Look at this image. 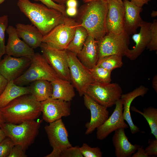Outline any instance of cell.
<instances>
[{
    "label": "cell",
    "instance_id": "obj_1",
    "mask_svg": "<svg viewBox=\"0 0 157 157\" xmlns=\"http://www.w3.org/2000/svg\"><path fill=\"white\" fill-rule=\"evenodd\" d=\"M17 5L20 11L43 36L62 23L66 17L57 10L49 8L43 4L32 3L29 0H18Z\"/></svg>",
    "mask_w": 157,
    "mask_h": 157
},
{
    "label": "cell",
    "instance_id": "obj_2",
    "mask_svg": "<svg viewBox=\"0 0 157 157\" xmlns=\"http://www.w3.org/2000/svg\"><path fill=\"white\" fill-rule=\"evenodd\" d=\"M108 2L95 1L85 3L79 8L76 20L97 40L107 33L106 20Z\"/></svg>",
    "mask_w": 157,
    "mask_h": 157
},
{
    "label": "cell",
    "instance_id": "obj_3",
    "mask_svg": "<svg viewBox=\"0 0 157 157\" xmlns=\"http://www.w3.org/2000/svg\"><path fill=\"white\" fill-rule=\"evenodd\" d=\"M0 109L4 123L15 124L36 119L42 113L40 102L31 94L18 97Z\"/></svg>",
    "mask_w": 157,
    "mask_h": 157
},
{
    "label": "cell",
    "instance_id": "obj_4",
    "mask_svg": "<svg viewBox=\"0 0 157 157\" xmlns=\"http://www.w3.org/2000/svg\"><path fill=\"white\" fill-rule=\"evenodd\" d=\"M43 121L42 119L33 120L18 124L4 123L1 128L15 145L21 146L26 151L34 143Z\"/></svg>",
    "mask_w": 157,
    "mask_h": 157
},
{
    "label": "cell",
    "instance_id": "obj_5",
    "mask_svg": "<svg viewBox=\"0 0 157 157\" xmlns=\"http://www.w3.org/2000/svg\"><path fill=\"white\" fill-rule=\"evenodd\" d=\"M58 78L42 54L37 53H35L31 58L28 67L14 81L18 85L23 86L38 80H46L51 82Z\"/></svg>",
    "mask_w": 157,
    "mask_h": 157
},
{
    "label": "cell",
    "instance_id": "obj_6",
    "mask_svg": "<svg viewBox=\"0 0 157 157\" xmlns=\"http://www.w3.org/2000/svg\"><path fill=\"white\" fill-rule=\"evenodd\" d=\"M78 23L75 19L65 17L63 22L43 36L42 42L60 50H66L72 40Z\"/></svg>",
    "mask_w": 157,
    "mask_h": 157
},
{
    "label": "cell",
    "instance_id": "obj_7",
    "mask_svg": "<svg viewBox=\"0 0 157 157\" xmlns=\"http://www.w3.org/2000/svg\"><path fill=\"white\" fill-rule=\"evenodd\" d=\"M122 90L117 83H101L94 81L88 87L85 94L99 104L107 108L115 105L121 98Z\"/></svg>",
    "mask_w": 157,
    "mask_h": 157
},
{
    "label": "cell",
    "instance_id": "obj_8",
    "mask_svg": "<svg viewBox=\"0 0 157 157\" xmlns=\"http://www.w3.org/2000/svg\"><path fill=\"white\" fill-rule=\"evenodd\" d=\"M67 51L70 81L81 97L85 93L89 85L95 81L89 70L82 63L76 55Z\"/></svg>",
    "mask_w": 157,
    "mask_h": 157
},
{
    "label": "cell",
    "instance_id": "obj_9",
    "mask_svg": "<svg viewBox=\"0 0 157 157\" xmlns=\"http://www.w3.org/2000/svg\"><path fill=\"white\" fill-rule=\"evenodd\" d=\"M130 37L124 31L119 34H106L98 41V59L105 56H125L130 43Z\"/></svg>",
    "mask_w": 157,
    "mask_h": 157
},
{
    "label": "cell",
    "instance_id": "obj_10",
    "mask_svg": "<svg viewBox=\"0 0 157 157\" xmlns=\"http://www.w3.org/2000/svg\"><path fill=\"white\" fill-rule=\"evenodd\" d=\"M44 129L53 148L51 152L45 157H60L63 150L72 146L68 139L67 130L61 119L49 123Z\"/></svg>",
    "mask_w": 157,
    "mask_h": 157
},
{
    "label": "cell",
    "instance_id": "obj_11",
    "mask_svg": "<svg viewBox=\"0 0 157 157\" xmlns=\"http://www.w3.org/2000/svg\"><path fill=\"white\" fill-rule=\"evenodd\" d=\"M40 47L42 55L59 78L70 81L67 50L56 49L43 42Z\"/></svg>",
    "mask_w": 157,
    "mask_h": 157
},
{
    "label": "cell",
    "instance_id": "obj_12",
    "mask_svg": "<svg viewBox=\"0 0 157 157\" xmlns=\"http://www.w3.org/2000/svg\"><path fill=\"white\" fill-rule=\"evenodd\" d=\"M42 118L50 123L71 114L70 101L50 97L40 102Z\"/></svg>",
    "mask_w": 157,
    "mask_h": 157
},
{
    "label": "cell",
    "instance_id": "obj_13",
    "mask_svg": "<svg viewBox=\"0 0 157 157\" xmlns=\"http://www.w3.org/2000/svg\"><path fill=\"white\" fill-rule=\"evenodd\" d=\"M31 62V59L28 58L6 55L0 60V74L8 81H14L24 73Z\"/></svg>",
    "mask_w": 157,
    "mask_h": 157
},
{
    "label": "cell",
    "instance_id": "obj_14",
    "mask_svg": "<svg viewBox=\"0 0 157 157\" xmlns=\"http://www.w3.org/2000/svg\"><path fill=\"white\" fill-rule=\"evenodd\" d=\"M125 8L123 3L116 0L108 2L106 20L107 33L119 34L124 31Z\"/></svg>",
    "mask_w": 157,
    "mask_h": 157
},
{
    "label": "cell",
    "instance_id": "obj_15",
    "mask_svg": "<svg viewBox=\"0 0 157 157\" xmlns=\"http://www.w3.org/2000/svg\"><path fill=\"white\" fill-rule=\"evenodd\" d=\"M115 108L111 115L101 125L97 128L96 137L99 140L105 139L109 134L121 128H129L124 122L123 116L122 100L120 98L116 102Z\"/></svg>",
    "mask_w": 157,
    "mask_h": 157
},
{
    "label": "cell",
    "instance_id": "obj_16",
    "mask_svg": "<svg viewBox=\"0 0 157 157\" xmlns=\"http://www.w3.org/2000/svg\"><path fill=\"white\" fill-rule=\"evenodd\" d=\"M84 105L91 113L90 122L85 124L86 128L85 134L88 135L102 124L109 117L107 108L102 105L86 94L83 95Z\"/></svg>",
    "mask_w": 157,
    "mask_h": 157
},
{
    "label": "cell",
    "instance_id": "obj_17",
    "mask_svg": "<svg viewBox=\"0 0 157 157\" xmlns=\"http://www.w3.org/2000/svg\"><path fill=\"white\" fill-rule=\"evenodd\" d=\"M6 32L8 38L6 45V54L15 57H24L31 59L35 53L18 37L16 28L12 26L8 27Z\"/></svg>",
    "mask_w": 157,
    "mask_h": 157
},
{
    "label": "cell",
    "instance_id": "obj_18",
    "mask_svg": "<svg viewBox=\"0 0 157 157\" xmlns=\"http://www.w3.org/2000/svg\"><path fill=\"white\" fill-rule=\"evenodd\" d=\"M151 23L143 21L139 32L133 34L132 39L135 44L133 49H128L125 56L130 60H135L145 50L151 40Z\"/></svg>",
    "mask_w": 157,
    "mask_h": 157
},
{
    "label": "cell",
    "instance_id": "obj_19",
    "mask_svg": "<svg viewBox=\"0 0 157 157\" xmlns=\"http://www.w3.org/2000/svg\"><path fill=\"white\" fill-rule=\"evenodd\" d=\"M125 8L124 31L129 35L136 33L143 21L140 14L142 7L135 5L129 0H123Z\"/></svg>",
    "mask_w": 157,
    "mask_h": 157
},
{
    "label": "cell",
    "instance_id": "obj_20",
    "mask_svg": "<svg viewBox=\"0 0 157 157\" xmlns=\"http://www.w3.org/2000/svg\"><path fill=\"white\" fill-rule=\"evenodd\" d=\"M148 90L149 89L141 85L133 91L121 95V99L122 101L124 118L127 122L130 127L131 133L133 134L140 131V130L134 124L132 120L130 110L131 104L135 98L140 96H144Z\"/></svg>",
    "mask_w": 157,
    "mask_h": 157
},
{
    "label": "cell",
    "instance_id": "obj_21",
    "mask_svg": "<svg viewBox=\"0 0 157 157\" xmlns=\"http://www.w3.org/2000/svg\"><path fill=\"white\" fill-rule=\"evenodd\" d=\"M125 129L121 128L115 130L112 138L117 157H131L140 145L133 144L129 140L125 132Z\"/></svg>",
    "mask_w": 157,
    "mask_h": 157
},
{
    "label": "cell",
    "instance_id": "obj_22",
    "mask_svg": "<svg viewBox=\"0 0 157 157\" xmlns=\"http://www.w3.org/2000/svg\"><path fill=\"white\" fill-rule=\"evenodd\" d=\"M98 41L88 35L82 49L76 56L82 63L90 69L95 66L98 59Z\"/></svg>",
    "mask_w": 157,
    "mask_h": 157
},
{
    "label": "cell",
    "instance_id": "obj_23",
    "mask_svg": "<svg viewBox=\"0 0 157 157\" xmlns=\"http://www.w3.org/2000/svg\"><path fill=\"white\" fill-rule=\"evenodd\" d=\"M16 26L18 37L29 47L33 49L40 47L43 36L35 26L18 23Z\"/></svg>",
    "mask_w": 157,
    "mask_h": 157
},
{
    "label": "cell",
    "instance_id": "obj_24",
    "mask_svg": "<svg viewBox=\"0 0 157 157\" xmlns=\"http://www.w3.org/2000/svg\"><path fill=\"white\" fill-rule=\"evenodd\" d=\"M50 83L52 88L51 98L70 101L74 97V87L70 81L58 78Z\"/></svg>",
    "mask_w": 157,
    "mask_h": 157
},
{
    "label": "cell",
    "instance_id": "obj_25",
    "mask_svg": "<svg viewBox=\"0 0 157 157\" xmlns=\"http://www.w3.org/2000/svg\"><path fill=\"white\" fill-rule=\"evenodd\" d=\"M28 94H31L29 86L18 85L14 81H9L0 95V108L5 107L18 97Z\"/></svg>",
    "mask_w": 157,
    "mask_h": 157
},
{
    "label": "cell",
    "instance_id": "obj_26",
    "mask_svg": "<svg viewBox=\"0 0 157 157\" xmlns=\"http://www.w3.org/2000/svg\"><path fill=\"white\" fill-rule=\"evenodd\" d=\"M31 94L40 102L51 97L52 94V86L50 82L40 80L34 81L29 86Z\"/></svg>",
    "mask_w": 157,
    "mask_h": 157
},
{
    "label": "cell",
    "instance_id": "obj_27",
    "mask_svg": "<svg viewBox=\"0 0 157 157\" xmlns=\"http://www.w3.org/2000/svg\"><path fill=\"white\" fill-rule=\"evenodd\" d=\"M88 35L86 29L78 24L76 28L74 37L66 50L77 55L82 49Z\"/></svg>",
    "mask_w": 157,
    "mask_h": 157
},
{
    "label": "cell",
    "instance_id": "obj_28",
    "mask_svg": "<svg viewBox=\"0 0 157 157\" xmlns=\"http://www.w3.org/2000/svg\"><path fill=\"white\" fill-rule=\"evenodd\" d=\"M132 111L142 115L147 121L151 130V133L157 139V109L152 106L144 108L143 112L134 106L131 107Z\"/></svg>",
    "mask_w": 157,
    "mask_h": 157
},
{
    "label": "cell",
    "instance_id": "obj_29",
    "mask_svg": "<svg viewBox=\"0 0 157 157\" xmlns=\"http://www.w3.org/2000/svg\"><path fill=\"white\" fill-rule=\"evenodd\" d=\"M123 65L122 57L115 55L99 58L96 65L112 72L116 68L121 67Z\"/></svg>",
    "mask_w": 157,
    "mask_h": 157
},
{
    "label": "cell",
    "instance_id": "obj_30",
    "mask_svg": "<svg viewBox=\"0 0 157 157\" xmlns=\"http://www.w3.org/2000/svg\"><path fill=\"white\" fill-rule=\"evenodd\" d=\"M89 70L95 81L101 83L111 82L112 72L96 65Z\"/></svg>",
    "mask_w": 157,
    "mask_h": 157
},
{
    "label": "cell",
    "instance_id": "obj_31",
    "mask_svg": "<svg viewBox=\"0 0 157 157\" xmlns=\"http://www.w3.org/2000/svg\"><path fill=\"white\" fill-rule=\"evenodd\" d=\"M8 18L7 15L0 16V60L6 54L5 33L8 26Z\"/></svg>",
    "mask_w": 157,
    "mask_h": 157
},
{
    "label": "cell",
    "instance_id": "obj_32",
    "mask_svg": "<svg viewBox=\"0 0 157 157\" xmlns=\"http://www.w3.org/2000/svg\"><path fill=\"white\" fill-rule=\"evenodd\" d=\"M80 148L83 157H101L102 156V152L98 147H92L87 144L84 143Z\"/></svg>",
    "mask_w": 157,
    "mask_h": 157
},
{
    "label": "cell",
    "instance_id": "obj_33",
    "mask_svg": "<svg viewBox=\"0 0 157 157\" xmlns=\"http://www.w3.org/2000/svg\"><path fill=\"white\" fill-rule=\"evenodd\" d=\"M151 40L146 48L150 51L157 50V20L154 19L150 27Z\"/></svg>",
    "mask_w": 157,
    "mask_h": 157
},
{
    "label": "cell",
    "instance_id": "obj_34",
    "mask_svg": "<svg viewBox=\"0 0 157 157\" xmlns=\"http://www.w3.org/2000/svg\"><path fill=\"white\" fill-rule=\"evenodd\" d=\"M14 145L13 141L9 138L6 137L0 143V157H8Z\"/></svg>",
    "mask_w": 157,
    "mask_h": 157
},
{
    "label": "cell",
    "instance_id": "obj_35",
    "mask_svg": "<svg viewBox=\"0 0 157 157\" xmlns=\"http://www.w3.org/2000/svg\"><path fill=\"white\" fill-rule=\"evenodd\" d=\"M78 146H71L63 150L60 157H83Z\"/></svg>",
    "mask_w": 157,
    "mask_h": 157
},
{
    "label": "cell",
    "instance_id": "obj_36",
    "mask_svg": "<svg viewBox=\"0 0 157 157\" xmlns=\"http://www.w3.org/2000/svg\"><path fill=\"white\" fill-rule=\"evenodd\" d=\"M35 1H41L43 4L49 8L57 10L61 12L64 16H67L66 14V6L65 4L57 3L52 0H34Z\"/></svg>",
    "mask_w": 157,
    "mask_h": 157
},
{
    "label": "cell",
    "instance_id": "obj_37",
    "mask_svg": "<svg viewBox=\"0 0 157 157\" xmlns=\"http://www.w3.org/2000/svg\"><path fill=\"white\" fill-rule=\"evenodd\" d=\"M149 145L144 149L145 153L150 156H157V139H149Z\"/></svg>",
    "mask_w": 157,
    "mask_h": 157
},
{
    "label": "cell",
    "instance_id": "obj_38",
    "mask_svg": "<svg viewBox=\"0 0 157 157\" xmlns=\"http://www.w3.org/2000/svg\"><path fill=\"white\" fill-rule=\"evenodd\" d=\"M25 151L20 146L15 145L11 149L8 157H26Z\"/></svg>",
    "mask_w": 157,
    "mask_h": 157
},
{
    "label": "cell",
    "instance_id": "obj_39",
    "mask_svg": "<svg viewBox=\"0 0 157 157\" xmlns=\"http://www.w3.org/2000/svg\"><path fill=\"white\" fill-rule=\"evenodd\" d=\"M137 151L132 155V157H149L145 153L143 146H140L137 150Z\"/></svg>",
    "mask_w": 157,
    "mask_h": 157
},
{
    "label": "cell",
    "instance_id": "obj_40",
    "mask_svg": "<svg viewBox=\"0 0 157 157\" xmlns=\"http://www.w3.org/2000/svg\"><path fill=\"white\" fill-rule=\"evenodd\" d=\"M66 13L67 16L73 17L76 15L78 13L77 8L67 7L66 10Z\"/></svg>",
    "mask_w": 157,
    "mask_h": 157
},
{
    "label": "cell",
    "instance_id": "obj_41",
    "mask_svg": "<svg viewBox=\"0 0 157 157\" xmlns=\"http://www.w3.org/2000/svg\"><path fill=\"white\" fill-rule=\"evenodd\" d=\"M8 81L0 74V95L3 91Z\"/></svg>",
    "mask_w": 157,
    "mask_h": 157
},
{
    "label": "cell",
    "instance_id": "obj_42",
    "mask_svg": "<svg viewBox=\"0 0 157 157\" xmlns=\"http://www.w3.org/2000/svg\"><path fill=\"white\" fill-rule=\"evenodd\" d=\"M150 0H131V1L136 6L142 7L143 6L147 4Z\"/></svg>",
    "mask_w": 157,
    "mask_h": 157
},
{
    "label": "cell",
    "instance_id": "obj_43",
    "mask_svg": "<svg viewBox=\"0 0 157 157\" xmlns=\"http://www.w3.org/2000/svg\"><path fill=\"white\" fill-rule=\"evenodd\" d=\"M65 4L67 7L77 8V0H67Z\"/></svg>",
    "mask_w": 157,
    "mask_h": 157
},
{
    "label": "cell",
    "instance_id": "obj_44",
    "mask_svg": "<svg viewBox=\"0 0 157 157\" xmlns=\"http://www.w3.org/2000/svg\"><path fill=\"white\" fill-rule=\"evenodd\" d=\"M152 86L153 88L157 93V75H155L153 78L152 81Z\"/></svg>",
    "mask_w": 157,
    "mask_h": 157
},
{
    "label": "cell",
    "instance_id": "obj_45",
    "mask_svg": "<svg viewBox=\"0 0 157 157\" xmlns=\"http://www.w3.org/2000/svg\"><path fill=\"white\" fill-rule=\"evenodd\" d=\"M6 135L4 132L0 127V143L6 137Z\"/></svg>",
    "mask_w": 157,
    "mask_h": 157
},
{
    "label": "cell",
    "instance_id": "obj_46",
    "mask_svg": "<svg viewBox=\"0 0 157 157\" xmlns=\"http://www.w3.org/2000/svg\"><path fill=\"white\" fill-rule=\"evenodd\" d=\"M55 3L60 4H65L67 0H52Z\"/></svg>",
    "mask_w": 157,
    "mask_h": 157
},
{
    "label": "cell",
    "instance_id": "obj_47",
    "mask_svg": "<svg viewBox=\"0 0 157 157\" xmlns=\"http://www.w3.org/2000/svg\"><path fill=\"white\" fill-rule=\"evenodd\" d=\"M4 123L1 112L0 108V127L1 128Z\"/></svg>",
    "mask_w": 157,
    "mask_h": 157
},
{
    "label": "cell",
    "instance_id": "obj_48",
    "mask_svg": "<svg viewBox=\"0 0 157 157\" xmlns=\"http://www.w3.org/2000/svg\"><path fill=\"white\" fill-rule=\"evenodd\" d=\"M151 17H155L157 16V11L155 10H153L151 14Z\"/></svg>",
    "mask_w": 157,
    "mask_h": 157
},
{
    "label": "cell",
    "instance_id": "obj_49",
    "mask_svg": "<svg viewBox=\"0 0 157 157\" xmlns=\"http://www.w3.org/2000/svg\"><path fill=\"white\" fill-rule=\"evenodd\" d=\"M85 3H87L91 1H106L108 2L109 0H82Z\"/></svg>",
    "mask_w": 157,
    "mask_h": 157
},
{
    "label": "cell",
    "instance_id": "obj_50",
    "mask_svg": "<svg viewBox=\"0 0 157 157\" xmlns=\"http://www.w3.org/2000/svg\"><path fill=\"white\" fill-rule=\"evenodd\" d=\"M116 0L118 1V2H119L121 3H123V2L122 0Z\"/></svg>",
    "mask_w": 157,
    "mask_h": 157
},
{
    "label": "cell",
    "instance_id": "obj_51",
    "mask_svg": "<svg viewBox=\"0 0 157 157\" xmlns=\"http://www.w3.org/2000/svg\"><path fill=\"white\" fill-rule=\"evenodd\" d=\"M5 0H0V5Z\"/></svg>",
    "mask_w": 157,
    "mask_h": 157
}]
</instances>
